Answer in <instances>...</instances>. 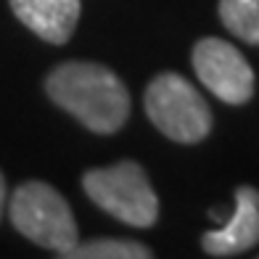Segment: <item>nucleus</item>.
Returning a JSON list of instances; mask_svg holds the SVG:
<instances>
[{"label":"nucleus","instance_id":"423d86ee","mask_svg":"<svg viewBox=\"0 0 259 259\" xmlns=\"http://www.w3.org/2000/svg\"><path fill=\"white\" fill-rule=\"evenodd\" d=\"M259 243V191L241 185L235 191L233 214L222 228L204 233L201 246L209 256H235Z\"/></svg>","mask_w":259,"mask_h":259},{"label":"nucleus","instance_id":"0eeeda50","mask_svg":"<svg viewBox=\"0 0 259 259\" xmlns=\"http://www.w3.org/2000/svg\"><path fill=\"white\" fill-rule=\"evenodd\" d=\"M16 19L37 37L61 45L79 21V0H11Z\"/></svg>","mask_w":259,"mask_h":259},{"label":"nucleus","instance_id":"39448f33","mask_svg":"<svg viewBox=\"0 0 259 259\" xmlns=\"http://www.w3.org/2000/svg\"><path fill=\"white\" fill-rule=\"evenodd\" d=\"M198 79L225 103H246L254 96V72L235 45L220 37H204L193 48Z\"/></svg>","mask_w":259,"mask_h":259},{"label":"nucleus","instance_id":"7ed1b4c3","mask_svg":"<svg viewBox=\"0 0 259 259\" xmlns=\"http://www.w3.org/2000/svg\"><path fill=\"white\" fill-rule=\"evenodd\" d=\"M82 185L103 211L133 228H151L159 217V198L138 161L90 169L82 178Z\"/></svg>","mask_w":259,"mask_h":259},{"label":"nucleus","instance_id":"f257e3e1","mask_svg":"<svg viewBox=\"0 0 259 259\" xmlns=\"http://www.w3.org/2000/svg\"><path fill=\"white\" fill-rule=\"evenodd\" d=\"M45 90L56 106L98 135L116 133L130 116V96L111 69L88 61L61 64L48 74Z\"/></svg>","mask_w":259,"mask_h":259},{"label":"nucleus","instance_id":"f03ea898","mask_svg":"<svg viewBox=\"0 0 259 259\" xmlns=\"http://www.w3.org/2000/svg\"><path fill=\"white\" fill-rule=\"evenodd\" d=\"M8 214L14 228L42 249H53L58 256L77 246V222L64 196L48 183H24L11 198Z\"/></svg>","mask_w":259,"mask_h":259},{"label":"nucleus","instance_id":"20e7f679","mask_svg":"<svg viewBox=\"0 0 259 259\" xmlns=\"http://www.w3.org/2000/svg\"><path fill=\"white\" fill-rule=\"evenodd\" d=\"M146 114L167 138L198 143L211 130V111L198 90L180 74H159L146 90Z\"/></svg>","mask_w":259,"mask_h":259},{"label":"nucleus","instance_id":"9d476101","mask_svg":"<svg viewBox=\"0 0 259 259\" xmlns=\"http://www.w3.org/2000/svg\"><path fill=\"white\" fill-rule=\"evenodd\" d=\"M3 204H6V183H3V175H0V217H3Z\"/></svg>","mask_w":259,"mask_h":259},{"label":"nucleus","instance_id":"1a4fd4ad","mask_svg":"<svg viewBox=\"0 0 259 259\" xmlns=\"http://www.w3.org/2000/svg\"><path fill=\"white\" fill-rule=\"evenodd\" d=\"M220 19L241 40L259 45V0H220Z\"/></svg>","mask_w":259,"mask_h":259},{"label":"nucleus","instance_id":"6e6552de","mask_svg":"<svg viewBox=\"0 0 259 259\" xmlns=\"http://www.w3.org/2000/svg\"><path fill=\"white\" fill-rule=\"evenodd\" d=\"M61 256L69 259H148L151 251L138 241H122V238H98L72 246Z\"/></svg>","mask_w":259,"mask_h":259}]
</instances>
